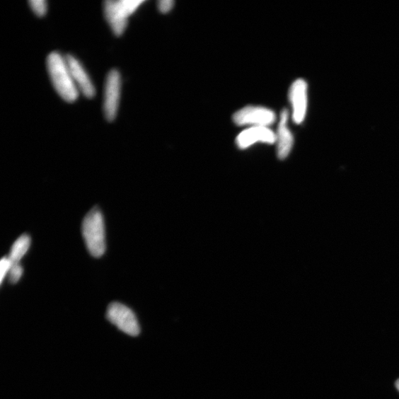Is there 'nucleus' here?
I'll return each instance as SVG.
<instances>
[{"mask_svg": "<svg viewBox=\"0 0 399 399\" xmlns=\"http://www.w3.org/2000/svg\"><path fill=\"white\" fill-rule=\"evenodd\" d=\"M23 274V268L21 263L12 264L11 269L8 273L9 281L15 284L18 282Z\"/></svg>", "mask_w": 399, "mask_h": 399, "instance_id": "ddd939ff", "label": "nucleus"}, {"mask_svg": "<svg viewBox=\"0 0 399 399\" xmlns=\"http://www.w3.org/2000/svg\"><path fill=\"white\" fill-rule=\"evenodd\" d=\"M145 3L144 0H108L104 5L105 18L114 35H123L128 23L129 16Z\"/></svg>", "mask_w": 399, "mask_h": 399, "instance_id": "7ed1b4c3", "label": "nucleus"}, {"mask_svg": "<svg viewBox=\"0 0 399 399\" xmlns=\"http://www.w3.org/2000/svg\"><path fill=\"white\" fill-rule=\"evenodd\" d=\"M395 386L397 389L399 391V379L396 381Z\"/></svg>", "mask_w": 399, "mask_h": 399, "instance_id": "dca6fc26", "label": "nucleus"}, {"mask_svg": "<svg viewBox=\"0 0 399 399\" xmlns=\"http://www.w3.org/2000/svg\"><path fill=\"white\" fill-rule=\"evenodd\" d=\"M12 262L8 257H5L0 262V282L3 284L5 277L8 275L11 269Z\"/></svg>", "mask_w": 399, "mask_h": 399, "instance_id": "4468645a", "label": "nucleus"}, {"mask_svg": "<svg viewBox=\"0 0 399 399\" xmlns=\"http://www.w3.org/2000/svg\"><path fill=\"white\" fill-rule=\"evenodd\" d=\"M75 85L79 93L88 98H92L96 95V89L88 73L83 68L81 64L72 55L65 56Z\"/></svg>", "mask_w": 399, "mask_h": 399, "instance_id": "9d476101", "label": "nucleus"}, {"mask_svg": "<svg viewBox=\"0 0 399 399\" xmlns=\"http://www.w3.org/2000/svg\"><path fill=\"white\" fill-rule=\"evenodd\" d=\"M30 245V238L27 235H23L13 244L8 258L12 264H19L22 258L28 251Z\"/></svg>", "mask_w": 399, "mask_h": 399, "instance_id": "9b49d317", "label": "nucleus"}, {"mask_svg": "<svg viewBox=\"0 0 399 399\" xmlns=\"http://www.w3.org/2000/svg\"><path fill=\"white\" fill-rule=\"evenodd\" d=\"M47 68L58 94L65 102L70 103L75 102L79 97V91L75 85L65 57L57 52L50 54L47 59Z\"/></svg>", "mask_w": 399, "mask_h": 399, "instance_id": "f257e3e1", "label": "nucleus"}, {"mask_svg": "<svg viewBox=\"0 0 399 399\" xmlns=\"http://www.w3.org/2000/svg\"><path fill=\"white\" fill-rule=\"evenodd\" d=\"M289 116L287 109L282 110L275 132L277 154L280 160H284L289 156L294 146V136L288 125Z\"/></svg>", "mask_w": 399, "mask_h": 399, "instance_id": "1a4fd4ad", "label": "nucleus"}, {"mask_svg": "<svg viewBox=\"0 0 399 399\" xmlns=\"http://www.w3.org/2000/svg\"><path fill=\"white\" fill-rule=\"evenodd\" d=\"M29 5L32 11L40 18H42L47 13V5L45 0H31Z\"/></svg>", "mask_w": 399, "mask_h": 399, "instance_id": "f8f14e48", "label": "nucleus"}, {"mask_svg": "<svg viewBox=\"0 0 399 399\" xmlns=\"http://www.w3.org/2000/svg\"><path fill=\"white\" fill-rule=\"evenodd\" d=\"M233 122L239 127H268L277 121V115L271 109L262 106H246L232 116Z\"/></svg>", "mask_w": 399, "mask_h": 399, "instance_id": "20e7f679", "label": "nucleus"}, {"mask_svg": "<svg viewBox=\"0 0 399 399\" xmlns=\"http://www.w3.org/2000/svg\"><path fill=\"white\" fill-rule=\"evenodd\" d=\"M122 90V78L120 72L112 70L109 72L105 86L104 113L109 122H112L117 115Z\"/></svg>", "mask_w": 399, "mask_h": 399, "instance_id": "423d86ee", "label": "nucleus"}, {"mask_svg": "<svg viewBox=\"0 0 399 399\" xmlns=\"http://www.w3.org/2000/svg\"><path fill=\"white\" fill-rule=\"evenodd\" d=\"M82 234L91 255L102 257L106 250L105 229L103 215L98 209L93 208L83 221Z\"/></svg>", "mask_w": 399, "mask_h": 399, "instance_id": "f03ea898", "label": "nucleus"}, {"mask_svg": "<svg viewBox=\"0 0 399 399\" xmlns=\"http://www.w3.org/2000/svg\"><path fill=\"white\" fill-rule=\"evenodd\" d=\"M108 320L127 335H139L140 326L134 312L120 303H111L107 311Z\"/></svg>", "mask_w": 399, "mask_h": 399, "instance_id": "39448f33", "label": "nucleus"}, {"mask_svg": "<svg viewBox=\"0 0 399 399\" xmlns=\"http://www.w3.org/2000/svg\"><path fill=\"white\" fill-rule=\"evenodd\" d=\"M258 143L274 144L275 132L268 127H248L239 133L236 138V144L241 149L251 147Z\"/></svg>", "mask_w": 399, "mask_h": 399, "instance_id": "6e6552de", "label": "nucleus"}, {"mask_svg": "<svg viewBox=\"0 0 399 399\" xmlns=\"http://www.w3.org/2000/svg\"><path fill=\"white\" fill-rule=\"evenodd\" d=\"M289 97L292 120L295 124L301 125L306 119L308 109L307 82L302 79H296L290 88Z\"/></svg>", "mask_w": 399, "mask_h": 399, "instance_id": "0eeeda50", "label": "nucleus"}, {"mask_svg": "<svg viewBox=\"0 0 399 399\" xmlns=\"http://www.w3.org/2000/svg\"><path fill=\"white\" fill-rule=\"evenodd\" d=\"M174 5L173 0H161L158 3V8L161 13H168L173 8Z\"/></svg>", "mask_w": 399, "mask_h": 399, "instance_id": "2eb2a0df", "label": "nucleus"}]
</instances>
